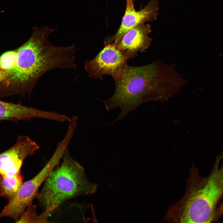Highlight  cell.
<instances>
[{
    "instance_id": "6da1fadb",
    "label": "cell",
    "mask_w": 223,
    "mask_h": 223,
    "mask_svg": "<svg viewBox=\"0 0 223 223\" xmlns=\"http://www.w3.org/2000/svg\"><path fill=\"white\" fill-rule=\"evenodd\" d=\"M114 81V93L103 101L107 111L120 109V115L111 124L122 119L143 103L167 100L179 94L186 84L173 64L159 60L138 67L126 62L121 67L120 77Z\"/></svg>"
},
{
    "instance_id": "7a4b0ae2",
    "label": "cell",
    "mask_w": 223,
    "mask_h": 223,
    "mask_svg": "<svg viewBox=\"0 0 223 223\" xmlns=\"http://www.w3.org/2000/svg\"><path fill=\"white\" fill-rule=\"evenodd\" d=\"M32 29L29 38L16 49L15 68L0 83V98L19 95L29 99L36 83L44 73L71 65L69 48L55 46L49 42V36L55 28L44 26Z\"/></svg>"
},
{
    "instance_id": "3957f363",
    "label": "cell",
    "mask_w": 223,
    "mask_h": 223,
    "mask_svg": "<svg viewBox=\"0 0 223 223\" xmlns=\"http://www.w3.org/2000/svg\"><path fill=\"white\" fill-rule=\"evenodd\" d=\"M223 152L216 159L212 171L200 177L193 164L189 169L183 197L169 207L164 219L173 223H210L216 216L217 202L223 194Z\"/></svg>"
},
{
    "instance_id": "277c9868",
    "label": "cell",
    "mask_w": 223,
    "mask_h": 223,
    "mask_svg": "<svg viewBox=\"0 0 223 223\" xmlns=\"http://www.w3.org/2000/svg\"><path fill=\"white\" fill-rule=\"evenodd\" d=\"M61 164L50 173L36 197L45 210L56 211L66 201L81 195L94 194L96 184L87 179L83 167L71 156L68 147Z\"/></svg>"
},
{
    "instance_id": "5b68a950",
    "label": "cell",
    "mask_w": 223,
    "mask_h": 223,
    "mask_svg": "<svg viewBox=\"0 0 223 223\" xmlns=\"http://www.w3.org/2000/svg\"><path fill=\"white\" fill-rule=\"evenodd\" d=\"M72 138L67 133L63 139L57 144L53 154L41 171L33 178L23 183L15 196L4 207L0 217L11 218L16 222L27 207L36 198L39 187L50 173L58 165Z\"/></svg>"
},
{
    "instance_id": "8992f818",
    "label": "cell",
    "mask_w": 223,
    "mask_h": 223,
    "mask_svg": "<svg viewBox=\"0 0 223 223\" xmlns=\"http://www.w3.org/2000/svg\"><path fill=\"white\" fill-rule=\"evenodd\" d=\"M127 58L113 44L105 47L91 60L85 63V68L90 77L103 80L106 75L112 76L114 80L119 78L122 66Z\"/></svg>"
},
{
    "instance_id": "52a82bcc",
    "label": "cell",
    "mask_w": 223,
    "mask_h": 223,
    "mask_svg": "<svg viewBox=\"0 0 223 223\" xmlns=\"http://www.w3.org/2000/svg\"><path fill=\"white\" fill-rule=\"evenodd\" d=\"M159 7L158 0H151L143 9L137 11L133 0H126L125 11L120 25L114 35L104 40L105 45L113 44L116 47L123 36L130 29L140 24L156 20Z\"/></svg>"
},
{
    "instance_id": "ba28073f",
    "label": "cell",
    "mask_w": 223,
    "mask_h": 223,
    "mask_svg": "<svg viewBox=\"0 0 223 223\" xmlns=\"http://www.w3.org/2000/svg\"><path fill=\"white\" fill-rule=\"evenodd\" d=\"M39 149V145L28 136H19L14 145L0 153V175L11 176L20 172L25 159Z\"/></svg>"
},
{
    "instance_id": "9c48e42d",
    "label": "cell",
    "mask_w": 223,
    "mask_h": 223,
    "mask_svg": "<svg viewBox=\"0 0 223 223\" xmlns=\"http://www.w3.org/2000/svg\"><path fill=\"white\" fill-rule=\"evenodd\" d=\"M151 27L148 24H140L127 32L115 47L128 59L134 57L139 52L144 51L152 39L149 36Z\"/></svg>"
},
{
    "instance_id": "30bf717a",
    "label": "cell",
    "mask_w": 223,
    "mask_h": 223,
    "mask_svg": "<svg viewBox=\"0 0 223 223\" xmlns=\"http://www.w3.org/2000/svg\"><path fill=\"white\" fill-rule=\"evenodd\" d=\"M54 114L47 111L28 107L21 104L4 101L0 100V120L16 122L20 120H29L38 118L52 120Z\"/></svg>"
},
{
    "instance_id": "8fae6325",
    "label": "cell",
    "mask_w": 223,
    "mask_h": 223,
    "mask_svg": "<svg viewBox=\"0 0 223 223\" xmlns=\"http://www.w3.org/2000/svg\"><path fill=\"white\" fill-rule=\"evenodd\" d=\"M23 178L20 171L11 176L0 175V196L10 201L22 186Z\"/></svg>"
},
{
    "instance_id": "7c38bea8",
    "label": "cell",
    "mask_w": 223,
    "mask_h": 223,
    "mask_svg": "<svg viewBox=\"0 0 223 223\" xmlns=\"http://www.w3.org/2000/svg\"><path fill=\"white\" fill-rule=\"evenodd\" d=\"M55 211L53 209L45 210L43 213L38 215L36 208L32 203L28 206L17 223H46L50 215Z\"/></svg>"
},
{
    "instance_id": "4fadbf2b",
    "label": "cell",
    "mask_w": 223,
    "mask_h": 223,
    "mask_svg": "<svg viewBox=\"0 0 223 223\" xmlns=\"http://www.w3.org/2000/svg\"><path fill=\"white\" fill-rule=\"evenodd\" d=\"M17 58V49L4 53L0 56V68L10 74L15 68Z\"/></svg>"
},
{
    "instance_id": "5bb4252c",
    "label": "cell",
    "mask_w": 223,
    "mask_h": 223,
    "mask_svg": "<svg viewBox=\"0 0 223 223\" xmlns=\"http://www.w3.org/2000/svg\"><path fill=\"white\" fill-rule=\"evenodd\" d=\"M10 72L3 70L0 67V83L4 81L8 77Z\"/></svg>"
},
{
    "instance_id": "9a60e30c",
    "label": "cell",
    "mask_w": 223,
    "mask_h": 223,
    "mask_svg": "<svg viewBox=\"0 0 223 223\" xmlns=\"http://www.w3.org/2000/svg\"><path fill=\"white\" fill-rule=\"evenodd\" d=\"M223 213V203L222 204L220 210L219 211V214L220 215L221 214Z\"/></svg>"
},
{
    "instance_id": "2e32d148",
    "label": "cell",
    "mask_w": 223,
    "mask_h": 223,
    "mask_svg": "<svg viewBox=\"0 0 223 223\" xmlns=\"http://www.w3.org/2000/svg\"><path fill=\"white\" fill-rule=\"evenodd\" d=\"M221 56H222L223 57V55H221Z\"/></svg>"
}]
</instances>
